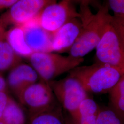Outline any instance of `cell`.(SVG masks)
<instances>
[{"label": "cell", "instance_id": "6da1fadb", "mask_svg": "<svg viewBox=\"0 0 124 124\" xmlns=\"http://www.w3.org/2000/svg\"><path fill=\"white\" fill-rule=\"evenodd\" d=\"M80 20L81 30L75 43L68 51L69 55L75 58H83L95 49L107 27L111 22L112 15L106 3L98 8L93 14L90 6L80 5Z\"/></svg>", "mask_w": 124, "mask_h": 124}, {"label": "cell", "instance_id": "7a4b0ae2", "mask_svg": "<svg viewBox=\"0 0 124 124\" xmlns=\"http://www.w3.org/2000/svg\"><path fill=\"white\" fill-rule=\"evenodd\" d=\"M69 72L87 93L95 94L108 93L124 75V70L98 62L88 66H78Z\"/></svg>", "mask_w": 124, "mask_h": 124}, {"label": "cell", "instance_id": "3957f363", "mask_svg": "<svg viewBox=\"0 0 124 124\" xmlns=\"http://www.w3.org/2000/svg\"><path fill=\"white\" fill-rule=\"evenodd\" d=\"M28 58L39 77L46 82L71 71L84 61L83 58L64 56L52 52H33Z\"/></svg>", "mask_w": 124, "mask_h": 124}, {"label": "cell", "instance_id": "277c9868", "mask_svg": "<svg viewBox=\"0 0 124 124\" xmlns=\"http://www.w3.org/2000/svg\"><path fill=\"white\" fill-rule=\"evenodd\" d=\"M47 83L57 100L69 112L71 119L76 124L79 106L83 100L88 97V93L78 80L70 75L62 80Z\"/></svg>", "mask_w": 124, "mask_h": 124}, {"label": "cell", "instance_id": "5b68a950", "mask_svg": "<svg viewBox=\"0 0 124 124\" xmlns=\"http://www.w3.org/2000/svg\"><path fill=\"white\" fill-rule=\"evenodd\" d=\"M95 49L97 62L124 70V36L117 30L112 19Z\"/></svg>", "mask_w": 124, "mask_h": 124}, {"label": "cell", "instance_id": "8992f818", "mask_svg": "<svg viewBox=\"0 0 124 124\" xmlns=\"http://www.w3.org/2000/svg\"><path fill=\"white\" fill-rule=\"evenodd\" d=\"M80 18V14L70 0H60L46 7L36 18L40 26L52 34L67 23Z\"/></svg>", "mask_w": 124, "mask_h": 124}, {"label": "cell", "instance_id": "52a82bcc", "mask_svg": "<svg viewBox=\"0 0 124 124\" xmlns=\"http://www.w3.org/2000/svg\"><path fill=\"white\" fill-rule=\"evenodd\" d=\"M18 98L27 108L30 115L49 110L58 105L51 87L47 82L42 80L28 86Z\"/></svg>", "mask_w": 124, "mask_h": 124}, {"label": "cell", "instance_id": "ba28073f", "mask_svg": "<svg viewBox=\"0 0 124 124\" xmlns=\"http://www.w3.org/2000/svg\"><path fill=\"white\" fill-rule=\"evenodd\" d=\"M58 0H18L0 17V26L22 25L36 19L47 5Z\"/></svg>", "mask_w": 124, "mask_h": 124}, {"label": "cell", "instance_id": "9c48e42d", "mask_svg": "<svg viewBox=\"0 0 124 124\" xmlns=\"http://www.w3.org/2000/svg\"><path fill=\"white\" fill-rule=\"evenodd\" d=\"M81 27L80 18H76L51 34V52L59 53L68 52L79 36Z\"/></svg>", "mask_w": 124, "mask_h": 124}, {"label": "cell", "instance_id": "30bf717a", "mask_svg": "<svg viewBox=\"0 0 124 124\" xmlns=\"http://www.w3.org/2000/svg\"><path fill=\"white\" fill-rule=\"evenodd\" d=\"M20 26L27 44L33 52H52V35L40 26L36 18Z\"/></svg>", "mask_w": 124, "mask_h": 124}, {"label": "cell", "instance_id": "8fae6325", "mask_svg": "<svg viewBox=\"0 0 124 124\" xmlns=\"http://www.w3.org/2000/svg\"><path fill=\"white\" fill-rule=\"evenodd\" d=\"M39 77L31 65L21 62L11 69L8 77V84L18 98L28 86L37 82Z\"/></svg>", "mask_w": 124, "mask_h": 124}, {"label": "cell", "instance_id": "7c38bea8", "mask_svg": "<svg viewBox=\"0 0 124 124\" xmlns=\"http://www.w3.org/2000/svg\"><path fill=\"white\" fill-rule=\"evenodd\" d=\"M6 31L0 26V72L12 69L22 62L21 57L14 51L7 40Z\"/></svg>", "mask_w": 124, "mask_h": 124}, {"label": "cell", "instance_id": "4fadbf2b", "mask_svg": "<svg viewBox=\"0 0 124 124\" xmlns=\"http://www.w3.org/2000/svg\"><path fill=\"white\" fill-rule=\"evenodd\" d=\"M6 38L14 51L20 57L28 58L33 52L27 44L22 27L15 25L6 31Z\"/></svg>", "mask_w": 124, "mask_h": 124}, {"label": "cell", "instance_id": "5bb4252c", "mask_svg": "<svg viewBox=\"0 0 124 124\" xmlns=\"http://www.w3.org/2000/svg\"><path fill=\"white\" fill-rule=\"evenodd\" d=\"M98 103L93 99L85 98L80 104L78 118L76 124H95L100 111Z\"/></svg>", "mask_w": 124, "mask_h": 124}, {"label": "cell", "instance_id": "9a60e30c", "mask_svg": "<svg viewBox=\"0 0 124 124\" xmlns=\"http://www.w3.org/2000/svg\"><path fill=\"white\" fill-rule=\"evenodd\" d=\"M28 124H65L62 108L57 105L49 110L30 115Z\"/></svg>", "mask_w": 124, "mask_h": 124}, {"label": "cell", "instance_id": "2e32d148", "mask_svg": "<svg viewBox=\"0 0 124 124\" xmlns=\"http://www.w3.org/2000/svg\"><path fill=\"white\" fill-rule=\"evenodd\" d=\"M111 110L123 121L124 118V75L108 92Z\"/></svg>", "mask_w": 124, "mask_h": 124}, {"label": "cell", "instance_id": "e0dca14e", "mask_svg": "<svg viewBox=\"0 0 124 124\" xmlns=\"http://www.w3.org/2000/svg\"><path fill=\"white\" fill-rule=\"evenodd\" d=\"M0 120L5 124H25V116L22 108L10 97Z\"/></svg>", "mask_w": 124, "mask_h": 124}, {"label": "cell", "instance_id": "ac0fdd59", "mask_svg": "<svg viewBox=\"0 0 124 124\" xmlns=\"http://www.w3.org/2000/svg\"><path fill=\"white\" fill-rule=\"evenodd\" d=\"M109 10H111L114 22L124 25V0H105Z\"/></svg>", "mask_w": 124, "mask_h": 124}, {"label": "cell", "instance_id": "d6986e66", "mask_svg": "<svg viewBox=\"0 0 124 124\" xmlns=\"http://www.w3.org/2000/svg\"><path fill=\"white\" fill-rule=\"evenodd\" d=\"M95 124H123V121L111 109H100Z\"/></svg>", "mask_w": 124, "mask_h": 124}, {"label": "cell", "instance_id": "ffe728a7", "mask_svg": "<svg viewBox=\"0 0 124 124\" xmlns=\"http://www.w3.org/2000/svg\"><path fill=\"white\" fill-rule=\"evenodd\" d=\"M9 96L7 91H0V120L8 102Z\"/></svg>", "mask_w": 124, "mask_h": 124}, {"label": "cell", "instance_id": "44dd1931", "mask_svg": "<svg viewBox=\"0 0 124 124\" xmlns=\"http://www.w3.org/2000/svg\"><path fill=\"white\" fill-rule=\"evenodd\" d=\"M74 3H77L80 5L92 6L95 8H98L101 4H99L98 0H70Z\"/></svg>", "mask_w": 124, "mask_h": 124}, {"label": "cell", "instance_id": "7402d4cb", "mask_svg": "<svg viewBox=\"0 0 124 124\" xmlns=\"http://www.w3.org/2000/svg\"><path fill=\"white\" fill-rule=\"evenodd\" d=\"M18 0H0V11L9 8L15 4Z\"/></svg>", "mask_w": 124, "mask_h": 124}, {"label": "cell", "instance_id": "603a6c76", "mask_svg": "<svg viewBox=\"0 0 124 124\" xmlns=\"http://www.w3.org/2000/svg\"><path fill=\"white\" fill-rule=\"evenodd\" d=\"M7 91V83L4 78L0 73V91Z\"/></svg>", "mask_w": 124, "mask_h": 124}, {"label": "cell", "instance_id": "cb8c5ba5", "mask_svg": "<svg viewBox=\"0 0 124 124\" xmlns=\"http://www.w3.org/2000/svg\"><path fill=\"white\" fill-rule=\"evenodd\" d=\"M64 121L65 124H75L71 119V118H66L64 119Z\"/></svg>", "mask_w": 124, "mask_h": 124}, {"label": "cell", "instance_id": "d4e9b609", "mask_svg": "<svg viewBox=\"0 0 124 124\" xmlns=\"http://www.w3.org/2000/svg\"><path fill=\"white\" fill-rule=\"evenodd\" d=\"M0 124H5L4 123H3L2 121H1V120H0Z\"/></svg>", "mask_w": 124, "mask_h": 124}]
</instances>
